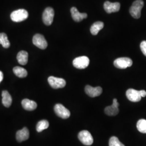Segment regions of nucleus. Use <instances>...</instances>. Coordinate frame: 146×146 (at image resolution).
<instances>
[{"label":"nucleus","mask_w":146,"mask_h":146,"mask_svg":"<svg viewBox=\"0 0 146 146\" xmlns=\"http://www.w3.org/2000/svg\"><path fill=\"white\" fill-rule=\"evenodd\" d=\"M120 3L119 2L111 3L109 1H106L104 2V8L107 13L110 14L120 11Z\"/></svg>","instance_id":"obj_13"},{"label":"nucleus","mask_w":146,"mask_h":146,"mask_svg":"<svg viewBox=\"0 0 146 146\" xmlns=\"http://www.w3.org/2000/svg\"><path fill=\"white\" fill-rule=\"evenodd\" d=\"M136 127L140 132L146 134V120L140 119L137 122Z\"/></svg>","instance_id":"obj_23"},{"label":"nucleus","mask_w":146,"mask_h":146,"mask_svg":"<svg viewBox=\"0 0 146 146\" xmlns=\"http://www.w3.org/2000/svg\"><path fill=\"white\" fill-rule=\"evenodd\" d=\"M33 44L41 49H45L48 46V43L44 37L41 34H37L33 38Z\"/></svg>","instance_id":"obj_9"},{"label":"nucleus","mask_w":146,"mask_h":146,"mask_svg":"<svg viewBox=\"0 0 146 146\" xmlns=\"http://www.w3.org/2000/svg\"><path fill=\"white\" fill-rule=\"evenodd\" d=\"M126 96L128 99L133 102H139L142 98L139 91L132 88L129 89L127 90Z\"/></svg>","instance_id":"obj_11"},{"label":"nucleus","mask_w":146,"mask_h":146,"mask_svg":"<svg viewBox=\"0 0 146 146\" xmlns=\"http://www.w3.org/2000/svg\"><path fill=\"white\" fill-rule=\"evenodd\" d=\"M140 94L141 95V97H145L146 96V92L144 90H140Z\"/></svg>","instance_id":"obj_26"},{"label":"nucleus","mask_w":146,"mask_h":146,"mask_svg":"<svg viewBox=\"0 0 146 146\" xmlns=\"http://www.w3.org/2000/svg\"><path fill=\"white\" fill-rule=\"evenodd\" d=\"M133 61L130 58H120L116 59L114 62V65L116 68L119 69H125L131 67Z\"/></svg>","instance_id":"obj_5"},{"label":"nucleus","mask_w":146,"mask_h":146,"mask_svg":"<svg viewBox=\"0 0 146 146\" xmlns=\"http://www.w3.org/2000/svg\"><path fill=\"white\" fill-rule=\"evenodd\" d=\"M72 16L74 21L76 22H81L84 19L87 17V14L86 13H81L78 11L76 7H72L70 9Z\"/></svg>","instance_id":"obj_14"},{"label":"nucleus","mask_w":146,"mask_h":146,"mask_svg":"<svg viewBox=\"0 0 146 146\" xmlns=\"http://www.w3.org/2000/svg\"><path fill=\"white\" fill-rule=\"evenodd\" d=\"M0 44H1L5 48H8L11 46L7 35L4 33H0Z\"/></svg>","instance_id":"obj_21"},{"label":"nucleus","mask_w":146,"mask_h":146,"mask_svg":"<svg viewBox=\"0 0 146 146\" xmlns=\"http://www.w3.org/2000/svg\"><path fill=\"white\" fill-rule=\"evenodd\" d=\"M29 131L26 127H25L22 129L17 131L16 134V140L20 142L28 140L29 139Z\"/></svg>","instance_id":"obj_15"},{"label":"nucleus","mask_w":146,"mask_h":146,"mask_svg":"<svg viewBox=\"0 0 146 146\" xmlns=\"http://www.w3.org/2000/svg\"><path fill=\"white\" fill-rule=\"evenodd\" d=\"M85 92L91 98L99 96L102 93V89L100 87H93L89 85H87L85 87Z\"/></svg>","instance_id":"obj_12"},{"label":"nucleus","mask_w":146,"mask_h":146,"mask_svg":"<svg viewBox=\"0 0 146 146\" xmlns=\"http://www.w3.org/2000/svg\"><path fill=\"white\" fill-rule=\"evenodd\" d=\"M79 140L86 146H90L93 143V138L91 134L87 131H80L78 134Z\"/></svg>","instance_id":"obj_3"},{"label":"nucleus","mask_w":146,"mask_h":146,"mask_svg":"<svg viewBox=\"0 0 146 146\" xmlns=\"http://www.w3.org/2000/svg\"><path fill=\"white\" fill-rule=\"evenodd\" d=\"M104 27V23L102 22H96L90 28V32L92 35H96Z\"/></svg>","instance_id":"obj_19"},{"label":"nucleus","mask_w":146,"mask_h":146,"mask_svg":"<svg viewBox=\"0 0 146 146\" xmlns=\"http://www.w3.org/2000/svg\"><path fill=\"white\" fill-rule=\"evenodd\" d=\"M48 83L54 89L62 88L66 86V82L62 78H58L54 76H50L48 78Z\"/></svg>","instance_id":"obj_7"},{"label":"nucleus","mask_w":146,"mask_h":146,"mask_svg":"<svg viewBox=\"0 0 146 146\" xmlns=\"http://www.w3.org/2000/svg\"><path fill=\"white\" fill-rule=\"evenodd\" d=\"M13 72L16 75L20 78H26L27 76V71L25 69L21 67H15L13 68Z\"/></svg>","instance_id":"obj_20"},{"label":"nucleus","mask_w":146,"mask_h":146,"mask_svg":"<svg viewBox=\"0 0 146 146\" xmlns=\"http://www.w3.org/2000/svg\"><path fill=\"white\" fill-rule=\"evenodd\" d=\"M49 125V122L47 120H43L39 121L36 125V131L37 132L40 133L43 130L46 129Z\"/></svg>","instance_id":"obj_22"},{"label":"nucleus","mask_w":146,"mask_h":146,"mask_svg":"<svg viewBox=\"0 0 146 146\" xmlns=\"http://www.w3.org/2000/svg\"><path fill=\"white\" fill-rule=\"evenodd\" d=\"M140 48L142 53L146 56V41H143L141 42Z\"/></svg>","instance_id":"obj_25"},{"label":"nucleus","mask_w":146,"mask_h":146,"mask_svg":"<svg viewBox=\"0 0 146 146\" xmlns=\"http://www.w3.org/2000/svg\"><path fill=\"white\" fill-rule=\"evenodd\" d=\"M3 79V74L1 71H0V83L2 81Z\"/></svg>","instance_id":"obj_27"},{"label":"nucleus","mask_w":146,"mask_h":146,"mask_svg":"<svg viewBox=\"0 0 146 146\" xmlns=\"http://www.w3.org/2000/svg\"><path fill=\"white\" fill-rule=\"evenodd\" d=\"M22 105L23 108L28 111L34 110L37 108V104L35 101L27 99L22 100Z\"/></svg>","instance_id":"obj_16"},{"label":"nucleus","mask_w":146,"mask_h":146,"mask_svg":"<svg viewBox=\"0 0 146 146\" xmlns=\"http://www.w3.org/2000/svg\"><path fill=\"white\" fill-rule=\"evenodd\" d=\"M144 2L142 0H136L131 6L129 13L134 19H137L141 17V9L143 7Z\"/></svg>","instance_id":"obj_1"},{"label":"nucleus","mask_w":146,"mask_h":146,"mask_svg":"<svg viewBox=\"0 0 146 146\" xmlns=\"http://www.w3.org/2000/svg\"><path fill=\"white\" fill-rule=\"evenodd\" d=\"M17 60L21 65H26L28 60V53L25 50H21L17 54Z\"/></svg>","instance_id":"obj_17"},{"label":"nucleus","mask_w":146,"mask_h":146,"mask_svg":"<svg viewBox=\"0 0 146 146\" xmlns=\"http://www.w3.org/2000/svg\"><path fill=\"white\" fill-rule=\"evenodd\" d=\"M89 59L88 57L83 56L75 58L73 61V66L78 69H85L88 66Z\"/></svg>","instance_id":"obj_8"},{"label":"nucleus","mask_w":146,"mask_h":146,"mask_svg":"<svg viewBox=\"0 0 146 146\" xmlns=\"http://www.w3.org/2000/svg\"><path fill=\"white\" fill-rule=\"evenodd\" d=\"M54 17V11L51 7L46 8L42 14V20L46 26H50L52 24Z\"/></svg>","instance_id":"obj_4"},{"label":"nucleus","mask_w":146,"mask_h":146,"mask_svg":"<svg viewBox=\"0 0 146 146\" xmlns=\"http://www.w3.org/2000/svg\"><path fill=\"white\" fill-rule=\"evenodd\" d=\"M28 17V13L25 9H19L11 13V20L15 22H20L26 20Z\"/></svg>","instance_id":"obj_2"},{"label":"nucleus","mask_w":146,"mask_h":146,"mask_svg":"<svg viewBox=\"0 0 146 146\" xmlns=\"http://www.w3.org/2000/svg\"><path fill=\"white\" fill-rule=\"evenodd\" d=\"M109 146H125V145L119 141L117 137L112 136L109 141Z\"/></svg>","instance_id":"obj_24"},{"label":"nucleus","mask_w":146,"mask_h":146,"mask_svg":"<svg viewBox=\"0 0 146 146\" xmlns=\"http://www.w3.org/2000/svg\"><path fill=\"white\" fill-rule=\"evenodd\" d=\"M54 111L56 115L58 117L66 119H68L70 116V111L67 109L62 104H56L54 107Z\"/></svg>","instance_id":"obj_6"},{"label":"nucleus","mask_w":146,"mask_h":146,"mask_svg":"<svg viewBox=\"0 0 146 146\" xmlns=\"http://www.w3.org/2000/svg\"><path fill=\"white\" fill-rule=\"evenodd\" d=\"M119 104L117 102V100L114 99L113 101V104L110 106H107L105 110L104 113L106 114L109 116H115L117 115V114L119 112V110L118 108V107Z\"/></svg>","instance_id":"obj_10"},{"label":"nucleus","mask_w":146,"mask_h":146,"mask_svg":"<svg viewBox=\"0 0 146 146\" xmlns=\"http://www.w3.org/2000/svg\"><path fill=\"white\" fill-rule=\"evenodd\" d=\"M2 104L5 107H9L12 103V98L10 94L7 90H3L2 93Z\"/></svg>","instance_id":"obj_18"}]
</instances>
